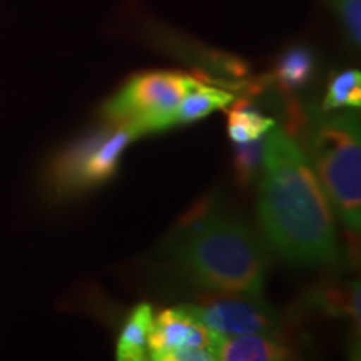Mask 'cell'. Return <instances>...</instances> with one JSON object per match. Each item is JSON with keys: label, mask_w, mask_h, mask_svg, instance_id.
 Instances as JSON below:
<instances>
[{"label": "cell", "mask_w": 361, "mask_h": 361, "mask_svg": "<svg viewBox=\"0 0 361 361\" xmlns=\"http://www.w3.org/2000/svg\"><path fill=\"white\" fill-rule=\"evenodd\" d=\"M234 104V102H233ZM274 126V119L264 117L247 102L234 104L228 116V133L234 142H247L263 137Z\"/></svg>", "instance_id": "11"}, {"label": "cell", "mask_w": 361, "mask_h": 361, "mask_svg": "<svg viewBox=\"0 0 361 361\" xmlns=\"http://www.w3.org/2000/svg\"><path fill=\"white\" fill-rule=\"evenodd\" d=\"M189 308L206 328L221 336L281 335L283 331L281 316L259 301V296L211 293Z\"/></svg>", "instance_id": "6"}, {"label": "cell", "mask_w": 361, "mask_h": 361, "mask_svg": "<svg viewBox=\"0 0 361 361\" xmlns=\"http://www.w3.org/2000/svg\"><path fill=\"white\" fill-rule=\"evenodd\" d=\"M154 323V311L147 303L137 305L130 311L119 340H117L116 358L119 361H141L147 358L149 333Z\"/></svg>", "instance_id": "10"}, {"label": "cell", "mask_w": 361, "mask_h": 361, "mask_svg": "<svg viewBox=\"0 0 361 361\" xmlns=\"http://www.w3.org/2000/svg\"><path fill=\"white\" fill-rule=\"evenodd\" d=\"M196 79L178 72H146L129 80L106 106L109 123L129 124L141 135L173 128V114Z\"/></svg>", "instance_id": "5"}, {"label": "cell", "mask_w": 361, "mask_h": 361, "mask_svg": "<svg viewBox=\"0 0 361 361\" xmlns=\"http://www.w3.org/2000/svg\"><path fill=\"white\" fill-rule=\"evenodd\" d=\"M288 135L303 137L311 166L350 231L361 226V137L360 119L353 111H296Z\"/></svg>", "instance_id": "3"}, {"label": "cell", "mask_w": 361, "mask_h": 361, "mask_svg": "<svg viewBox=\"0 0 361 361\" xmlns=\"http://www.w3.org/2000/svg\"><path fill=\"white\" fill-rule=\"evenodd\" d=\"M94 130L62 149L45 171V184L57 200L101 186L116 174L121 156L141 133L129 124Z\"/></svg>", "instance_id": "4"}, {"label": "cell", "mask_w": 361, "mask_h": 361, "mask_svg": "<svg viewBox=\"0 0 361 361\" xmlns=\"http://www.w3.org/2000/svg\"><path fill=\"white\" fill-rule=\"evenodd\" d=\"M313 56L305 49L286 52L276 67V80L284 90H295L308 84L313 75Z\"/></svg>", "instance_id": "13"}, {"label": "cell", "mask_w": 361, "mask_h": 361, "mask_svg": "<svg viewBox=\"0 0 361 361\" xmlns=\"http://www.w3.org/2000/svg\"><path fill=\"white\" fill-rule=\"evenodd\" d=\"M264 159V139L258 137L239 142L234 149V174L239 184L247 186L259 176L261 162Z\"/></svg>", "instance_id": "14"}, {"label": "cell", "mask_w": 361, "mask_h": 361, "mask_svg": "<svg viewBox=\"0 0 361 361\" xmlns=\"http://www.w3.org/2000/svg\"><path fill=\"white\" fill-rule=\"evenodd\" d=\"M258 216L271 246L290 263L329 264L338 256L331 202L308 156L283 129L264 139Z\"/></svg>", "instance_id": "1"}, {"label": "cell", "mask_w": 361, "mask_h": 361, "mask_svg": "<svg viewBox=\"0 0 361 361\" xmlns=\"http://www.w3.org/2000/svg\"><path fill=\"white\" fill-rule=\"evenodd\" d=\"M168 252L184 276L207 291L251 296L263 291L268 261L259 241L207 202L180 223Z\"/></svg>", "instance_id": "2"}, {"label": "cell", "mask_w": 361, "mask_h": 361, "mask_svg": "<svg viewBox=\"0 0 361 361\" xmlns=\"http://www.w3.org/2000/svg\"><path fill=\"white\" fill-rule=\"evenodd\" d=\"M361 106V75L358 71H345L329 82L323 111L358 109Z\"/></svg>", "instance_id": "12"}, {"label": "cell", "mask_w": 361, "mask_h": 361, "mask_svg": "<svg viewBox=\"0 0 361 361\" xmlns=\"http://www.w3.org/2000/svg\"><path fill=\"white\" fill-rule=\"evenodd\" d=\"M213 355L221 361H283L293 358L295 350L281 335H219Z\"/></svg>", "instance_id": "8"}, {"label": "cell", "mask_w": 361, "mask_h": 361, "mask_svg": "<svg viewBox=\"0 0 361 361\" xmlns=\"http://www.w3.org/2000/svg\"><path fill=\"white\" fill-rule=\"evenodd\" d=\"M234 102L233 94L223 89L209 87L201 82H194L189 92L179 102L178 109L173 114V128L176 126H188L213 114L214 111L224 109Z\"/></svg>", "instance_id": "9"}, {"label": "cell", "mask_w": 361, "mask_h": 361, "mask_svg": "<svg viewBox=\"0 0 361 361\" xmlns=\"http://www.w3.org/2000/svg\"><path fill=\"white\" fill-rule=\"evenodd\" d=\"M218 338V333L206 328L189 306H179L154 316L147 355L156 361H211Z\"/></svg>", "instance_id": "7"}]
</instances>
